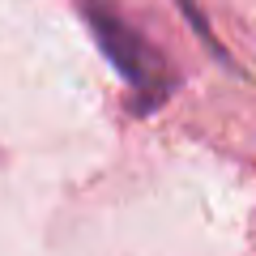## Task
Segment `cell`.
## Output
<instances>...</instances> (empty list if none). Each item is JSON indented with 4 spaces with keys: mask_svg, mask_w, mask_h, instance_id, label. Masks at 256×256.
I'll return each instance as SVG.
<instances>
[{
    "mask_svg": "<svg viewBox=\"0 0 256 256\" xmlns=\"http://www.w3.org/2000/svg\"><path fill=\"white\" fill-rule=\"evenodd\" d=\"M82 18H86V26H90V34L98 38L102 56L111 60V68L132 86L137 111L162 107V102L171 98V90H175V73H171V64L162 60V52L132 26L116 4H107V0H82Z\"/></svg>",
    "mask_w": 256,
    "mask_h": 256,
    "instance_id": "1",
    "label": "cell"
},
{
    "mask_svg": "<svg viewBox=\"0 0 256 256\" xmlns=\"http://www.w3.org/2000/svg\"><path fill=\"white\" fill-rule=\"evenodd\" d=\"M180 4H184V18H188V26H192V30H196V34L205 38V43L214 47V56H226V52H222V43H218V38H214V30L205 26V18H201V13H196V4H192V0H180Z\"/></svg>",
    "mask_w": 256,
    "mask_h": 256,
    "instance_id": "2",
    "label": "cell"
}]
</instances>
